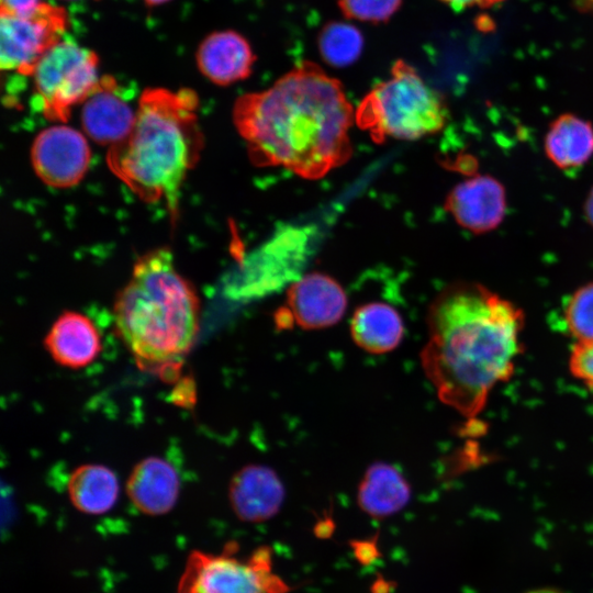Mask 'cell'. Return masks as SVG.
<instances>
[{
	"instance_id": "1",
	"label": "cell",
	"mask_w": 593,
	"mask_h": 593,
	"mask_svg": "<svg viewBox=\"0 0 593 593\" xmlns=\"http://www.w3.org/2000/svg\"><path fill=\"white\" fill-rule=\"evenodd\" d=\"M233 122L250 160L317 179L351 156L348 135L355 109L342 82L303 60L271 87L238 97Z\"/></svg>"
},
{
	"instance_id": "2",
	"label": "cell",
	"mask_w": 593,
	"mask_h": 593,
	"mask_svg": "<svg viewBox=\"0 0 593 593\" xmlns=\"http://www.w3.org/2000/svg\"><path fill=\"white\" fill-rule=\"evenodd\" d=\"M523 326L521 309L482 284L457 282L444 289L429 306L428 340L421 353L439 400L475 417L491 391L511 378Z\"/></svg>"
},
{
	"instance_id": "3",
	"label": "cell",
	"mask_w": 593,
	"mask_h": 593,
	"mask_svg": "<svg viewBox=\"0 0 593 593\" xmlns=\"http://www.w3.org/2000/svg\"><path fill=\"white\" fill-rule=\"evenodd\" d=\"M198 105V96L189 88L145 89L131 132L107 154L111 171L139 199L164 200L174 214L184 178L203 146Z\"/></svg>"
},
{
	"instance_id": "4",
	"label": "cell",
	"mask_w": 593,
	"mask_h": 593,
	"mask_svg": "<svg viewBox=\"0 0 593 593\" xmlns=\"http://www.w3.org/2000/svg\"><path fill=\"white\" fill-rule=\"evenodd\" d=\"M115 328L142 368L175 373L200 327V302L177 270L169 249L156 248L135 262L118 294Z\"/></svg>"
},
{
	"instance_id": "5",
	"label": "cell",
	"mask_w": 593,
	"mask_h": 593,
	"mask_svg": "<svg viewBox=\"0 0 593 593\" xmlns=\"http://www.w3.org/2000/svg\"><path fill=\"white\" fill-rule=\"evenodd\" d=\"M447 118L443 97L401 59L393 63L390 78L374 86L355 109V123L376 143L435 134Z\"/></svg>"
},
{
	"instance_id": "6",
	"label": "cell",
	"mask_w": 593,
	"mask_h": 593,
	"mask_svg": "<svg viewBox=\"0 0 593 593\" xmlns=\"http://www.w3.org/2000/svg\"><path fill=\"white\" fill-rule=\"evenodd\" d=\"M98 55L70 40L60 41L37 63L34 78L35 104L54 122H66L71 108L97 87Z\"/></svg>"
},
{
	"instance_id": "7",
	"label": "cell",
	"mask_w": 593,
	"mask_h": 593,
	"mask_svg": "<svg viewBox=\"0 0 593 593\" xmlns=\"http://www.w3.org/2000/svg\"><path fill=\"white\" fill-rule=\"evenodd\" d=\"M187 593H287L289 588L272 571L266 547L242 559L223 553L197 555L186 575Z\"/></svg>"
},
{
	"instance_id": "8",
	"label": "cell",
	"mask_w": 593,
	"mask_h": 593,
	"mask_svg": "<svg viewBox=\"0 0 593 593\" xmlns=\"http://www.w3.org/2000/svg\"><path fill=\"white\" fill-rule=\"evenodd\" d=\"M0 16V67L24 76H32L40 59L61 41L69 24L66 11L47 2L22 14Z\"/></svg>"
},
{
	"instance_id": "9",
	"label": "cell",
	"mask_w": 593,
	"mask_h": 593,
	"mask_svg": "<svg viewBox=\"0 0 593 593\" xmlns=\"http://www.w3.org/2000/svg\"><path fill=\"white\" fill-rule=\"evenodd\" d=\"M90 157L86 137L67 125H54L43 130L31 148L35 174L54 188L77 184L89 167Z\"/></svg>"
},
{
	"instance_id": "10",
	"label": "cell",
	"mask_w": 593,
	"mask_h": 593,
	"mask_svg": "<svg viewBox=\"0 0 593 593\" xmlns=\"http://www.w3.org/2000/svg\"><path fill=\"white\" fill-rule=\"evenodd\" d=\"M286 309L300 327L320 329L340 321L347 309V296L332 277L312 272L290 287Z\"/></svg>"
},
{
	"instance_id": "11",
	"label": "cell",
	"mask_w": 593,
	"mask_h": 593,
	"mask_svg": "<svg viewBox=\"0 0 593 593\" xmlns=\"http://www.w3.org/2000/svg\"><path fill=\"white\" fill-rule=\"evenodd\" d=\"M136 118L126 97L112 77L100 78L83 101L81 125L86 134L103 145H114L131 132Z\"/></svg>"
},
{
	"instance_id": "12",
	"label": "cell",
	"mask_w": 593,
	"mask_h": 593,
	"mask_svg": "<svg viewBox=\"0 0 593 593\" xmlns=\"http://www.w3.org/2000/svg\"><path fill=\"white\" fill-rule=\"evenodd\" d=\"M284 495L279 475L264 465L240 468L228 485V500L234 513L239 519L249 523L264 522L275 516Z\"/></svg>"
},
{
	"instance_id": "13",
	"label": "cell",
	"mask_w": 593,
	"mask_h": 593,
	"mask_svg": "<svg viewBox=\"0 0 593 593\" xmlns=\"http://www.w3.org/2000/svg\"><path fill=\"white\" fill-rule=\"evenodd\" d=\"M505 206L504 189L490 176H475L457 184L446 200V209L458 224L474 233L495 228Z\"/></svg>"
},
{
	"instance_id": "14",
	"label": "cell",
	"mask_w": 593,
	"mask_h": 593,
	"mask_svg": "<svg viewBox=\"0 0 593 593\" xmlns=\"http://www.w3.org/2000/svg\"><path fill=\"white\" fill-rule=\"evenodd\" d=\"M195 60L205 78L228 86L250 76L256 56L242 34L224 30L211 33L201 42Z\"/></svg>"
},
{
	"instance_id": "15",
	"label": "cell",
	"mask_w": 593,
	"mask_h": 593,
	"mask_svg": "<svg viewBox=\"0 0 593 593\" xmlns=\"http://www.w3.org/2000/svg\"><path fill=\"white\" fill-rule=\"evenodd\" d=\"M44 346L58 365L79 369L90 365L101 350L100 334L81 313L67 311L51 326Z\"/></svg>"
},
{
	"instance_id": "16",
	"label": "cell",
	"mask_w": 593,
	"mask_h": 593,
	"mask_svg": "<svg viewBox=\"0 0 593 593\" xmlns=\"http://www.w3.org/2000/svg\"><path fill=\"white\" fill-rule=\"evenodd\" d=\"M179 486L178 473L168 461L147 457L133 468L126 481V493L139 512L161 515L175 506Z\"/></svg>"
},
{
	"instance_id": "17",
	"label": "cell",
	"mask_w": 593,
	"mask_h": 593,
	"mask_svg": "<svg viewBox=\"0 0 593 593\" xmlns=\"http://www.w3.org/2000/svg\"><path fill=\"white\" fill-rule=\"evenodd\" d=\"M411 499V486L399 469L378 461L363 473L357 490L361 511L376 519L400 512Z\"/></svg>"
},
{
	"instance_id": "18",
	"label": "cell",
	"mask_w": 593,
	"mask_h": 593,
	"mask_svg": "<svg viewBox=\"0 0 593 593\" xmlns=\"http://www.w3.org/2000/svg\"><path fill=\"white\" fill-rule=\"evenodd\" d=\"M355 344L371 354H385L402 342L404 324L399 312L383 302H370L356 309L350 322Z\"/></svg>"
},
{
	"instance_id": "19",
	"label": "cell",
	"mask_w": 593,
	"mask_h": 593,
	"mask_svg": "<svg viewBox=\"0 0 593 593\" xmlns=\"http://www.w3.org/2000/svg\"><path fill=\"white\" fill-rule=\"evenodd\" d=\"M547 157L559 168H577L593 155V126L575 114H561L545 136Z\"/></svg>"
},
{
	"instance_id": "20",
	"label": "cell",
	"mask_w": 593,
	"mask_h": 593,
	"mask_svg": "<svg viewBox=\"0 0 593 593\" xmlns=\"http://www.w3.org/2000/svg\"><path fill=\"white\" fill-rule=\"evenodd\" d=\"M67 491L78 511L100 515L114 506L119 496V481L108 467L82 465L71 472Z\"/></svg>"
},
{
	"instance_id": "21",
	"label": "cell",
	"mask_w": 593,
	"mask_h": 593,
	"mask_svg": "<svg viewBox=\"0 0 593 593\" xmlns=\"http://www.w3.org/2000/svg\"><path fill=\"white\" fill-rule=\"evenodd\" d=\"M363 47L361 32L353 24L333 21L323 26L317 36L322 59L333 67H346L355 63Z\"/></svg>"
},
{
	"instance_id": "22",
	"label": "cell",
	"mask_w": 593,
	"mask_h": 593,
	"mask_svg": "<svg viewBox=\"0 0 593 593\" xmlns=\"http://www.w3.org/2000/svg\"><path fill=\"white\" fill-rule=\"evenodd\" d=\"M564 322L578 342L593 340V282L570 296L564 307Z\"/></svg>"
},
{
	"instance_id": "23",
	"label": "cell",
	"mask_w": 593,
	"mask_h": 593,
	"mask_svg": "<svg viewBox=\"0 0 593 593\" xmlns=\"http://www.w3.org/2000/svg\"><path fill=\"white\" fill-rule=\"evenodd\" d=\"M403 0H337L338 8L347 19L380 23L388 21L401 7Z\"/></svg>"
},
{
	"instance_id": "24",
	"label": "cell",
	"mask_w": 593,
	"mask_h": 593,
	"mask_svg": "<svg viewBox=\"0 0 593 593\" xmlns=\"http://www.w3.org/2000/svg\"><path fill=\"white\" fill-rule=\"evenodd\" d=\"M569 370L593 392V340L578 342L570 354Z\"/></svg>"
},
{
	"instance_id": "25",
	"label": "cell",
	"mask_w": 593,
	"mask_h": 593,
	"mask_svg": "<svg viewBox=\"0 0 593 593\" xmlns=\"http://www.w3.org/2000/svg\"><path fill=\"white\" fill-rule=\"evenodd\" d=\"M41 2V0H0V14H22Z\"/></svg>"
},
{
	"instance_id": "26",
	"label": "cell",
	"mask_w": 593,
	"mask_h": 593,
	"mask_svg": "<svg viewBox=\"0 0 593 593\" xmlns=\"http://www.w3.org/2000/svg\"><path fill=\"white\" fill-rule=\"evenodd\" d=\"M443 3L447 4L456 11H461L465 9L478 7V8H489L493 7L503 0H439Z\"/></svg>"
},
{
	"instance_id": "27",
	"label": "cell",
	"mask_w": 593,
	"mask_h": 593,
	"mask_svg": "<svg viewBox=\"0 0 593 593\" xmlns=\"http://www.w3.org/2000/svg\"><path fill=\"white\" fill-rule=\"evenodd\" d=\"M572 1L580 11L593 13V0H572Z\"/></svg>"
},
{
	"instance_id": "28",
	"label": "cell",
	"mask_w": 593,
	"mask_h": 593,
	"mask_svg": "<svg viewBox=\"0 0 593 593\" xmlns=\"http://www.w3.org/2000/svg\"><path fill=\"white\" fill-rule=\"evenodd\" d=\"M585 214L589 222L593 225V189L591 190L585 202Z\"/></svg>"
},
{
	"instance_id": "29",
	"label": "cell",
	"mask_w": 593,
	"mask_h": 593,
	"mask_svg": "<svg viewBox=\"0 0 593 593\" xmlns=\"http://www.w3.org/2000/svg\"><path fill=\"white\" fill-rule=\"evenodd\" d=\"M524 593H562V592L555 588L544 586V588L532 589Z\"/></svg>"
},
{
	"instance_id": "30",
	"label": "cell",
	"mask_w": 593,
	"mask_h": 593,
	"mask_svg": "<svg viewBox=\"0 0 593 593\" xmlns=\"http://www.w3.org/2000/svg\"><path fill=\"white\" fill-rule=\"evenodd\" d=\"M144 1H145L146 4L154 7V5H160V4L166 3V2H168L170 0H144Z\"/></svg>"
},
{
	"instance_id": "31",
	"label": "cell",
	"mask_w": 593,
	"mask_h": 593,
	"mask_svg": "<svg viewBox=\"0 0 593 593\" xmlns=\"http://www.w3.org/2000/svg\"><path fill=\"white\" fill-rule=\"evenodd\" d=\"M184 593H187V592H184Z\"/></svg>"
}]
</instances>
